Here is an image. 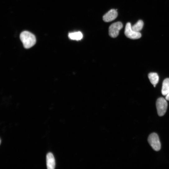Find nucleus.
Masks as SVG:
<instances>
[{
	"mask_svg": "<svg viewBox=\"0 0 169 169\" xmlns=\"http://www.w3.org/2000/svg\"><path fill=\"white\" fill-rule=\"evenodd\" d=\"M20 38L24 47L26 49H29L32 47L36 42L35 35L28 31L22 32L20 35Z\"/></svg>",
	"mask_w": 169,
	"mask_h": 169,
	"instance_id": "nucleus-1",
	"label": "nucleus"
},
{
	"mask_svg": "<svg viewBox=\"0 0 169 169\" xmlns=\"http://www.w3.org/2000/svg\"><path fill=\"white\" fill-rule=\"evenodd\" d=\"M143 25V21L140 20L132 26V28L134 31L137 32H139L142 29Z\"/></svg>",
	"mask_w": 169,
	"mask_h": 169,
	"instance_id": "nucleus-11",
	"label": "nucleus"
},
{
	"mask_svg": "<svg viewBox=\"0 0 169 169\" xmlns=\"http://www.w3.org/2000/svg\"><path fill=\"white\" fill-rule=\"evenodd\" d=\"M166 100L163 97H160L157 101L156 105L158 115L159 116H163L166 112L167 103Z\"/></svg>",
	"mask_w": 169,
	"mask_h": 169,
	"instance_id": "nucleus-2",
	"label": "nucleus"
},
{
	"mask_svg": "<svg viewBox=\"0 0 169 169\" xmlns=\"http://www.w3.org/2000/svg\"><path fill=\"white\" fill-rule=\"evenodd\" d=\"M124 33L128 38L131 39H138L142 36L141 34L139 32L135 31L133 30L131 24L129 22L126 24Z\"/></svg>",
	"mask_w": 169,
	"mask_h": 169,
	"instance_id": "nucleus-4",
	"label": "nucleus"
},
{
	"mask_svg": "<svg viewBox=\"0 0 169 169\" xmlns=\"http://www.w3.org/2000/svg\"><path fill=\"white\" fill-rule=\"evenodd\" d=\"M117 10L115 9H111L106 13L103 17L104 21L108 22L115 20L118 16Z\"/></svg>",
	"mask_w": 169,
	"mask_h": 169,
	"instance_id": "nucleus-6",
	"label": "nucleus"
},
{
	"mask_svg": "<svg viewBox=\"0 0 169 169\" xmlns=\"http://www.w3.org/2000/svg\"><path fill=\"white\" fill-rule=\"evenodd\" d=\"M55 161L53 155L51 153L46 156V165L48 169H54L55 167Z\"/></svg>",
	"mask_w": 169,
	"mask_h": 169,
	"instance_id": "nucleus-7",
	"label": "nucleus"
},
{
	"mask_svg": "<svg viewBox=\"0 0 169 169\" xmlns=\"http://www.w3.org/2000/svg\"><path fill=\"white\" fill-rule=\"evenodd\" d=\"M148 77L151 83L153 85L154 87H155L159 80L158 74L156 73H151L148 74Z\"/></svg>",
	"mask_w": 169,
	"mask_h": 169,
	"instance_id": "nucleus-8",
	"label": "nucleus"
},
{
	"mask_svg": "<svg viewBox=\"0 0 169 169\" xmlns=\"http://www.w3.org/2000/svg\"><path fill=\"white\" fill-rule=\"evenodd\" d=\"M123 27V24L120 22L112 24L110 26L109 29V35L112 38H116L119 35L120 31Z\"/></svg>",
	"mask_w": 169,
	"mask_h": 169,
	"instance_id": "nucleus-5",
	"label": "nucleus"
},
{
	"mask_svg": "<svg viewBox=\"0 0 169 169\" xmlns=\"http://www.w3.org/2000/svg\"><path fill=\"white\" fill-rule=\"evenodd\" d=\"M148 143L155 151H159L161 148V144L158 135L155 133L151 134L148 139Z\"/></svg>",
	"mask_w": 169,
	"mask_h": 169,
	"instance_id": "nucleus-3",
	"label": "nucleus"
},
{
	"mask_svg": "<svg viewBox=\"0 0 169 169\" xmlns=\"http://www.w3.org/2000/svg\"><path fill=\"white\" fill-rule=\"evenodd\" d=\"M68 37L71 40L78 41L82 39L83 35L81 32L78 31L69 33Z\"/></svg>",
	"mask_w": 169,
	"mask_h": 169,
	"instance_id": "nucleus-10",
	"label": "nucleus"
},
{
	"mask_svg": "<svg viewBox=\"0 0 169 169\" xmlns=\"http://www.w3.org/2000/svg\"><path fill=\"white\" fill-rule=\"evenodd\" d=\"M166 96V99L167 101H169V92Z\"/></svg>",
	"mask_w": 169,
	"mask_h": 169,
	"instance_id": "nucleus-12",
	"label": "nucleus"
},
{
	"mask_svg": "<svg viewBox=\"0 0 169 169\" xmlns=\"http://www.w3.org/2000/svg\"><path fill=\"white\" fill-rule=\"evenodd\" d=\"M162 93L163 96H166L169 92V78L165 79L162 83Z\"/></svg>",
	"mask_w": 169,
	"mask_h": 169,
	"instance_id": "nucleus-9",
	"label": "nucleus"
},
{
	"mask_svg": "<svg viewBox=\"0 0 169 169\" xmlns=\"http://www.w3.org/2000/svg\"><path fill=\"white\" fill-rule=\"evenodd\" d=\"M1 142H2V141H1Z\"/></svg>",
	"mask_w": 169,
	"mask_h": 169,
	"instance_id": "nucleus-13",
	"label": "nucleus"
}]
</instances>
